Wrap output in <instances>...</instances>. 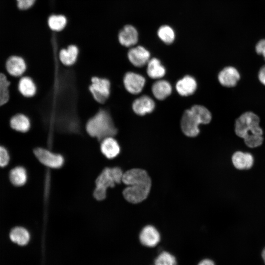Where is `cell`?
Returning <instances> with one entry per match:
<instances>
[{"label": "cell", "mask_w": 265, "mask_h": 265, "mask_svg": "<svg viewBox=\"0 0 265 265\" xmlns=\"http://www.w3.org/2000/svg\"><path fill=\"white\" fill-rule=\"evenodd\" d=\"M85 131L91 137L101 142L108 137H114L117 129L108 110L101 108L89 118L85 124Z\"/></svg>", "instance_id": "6da1fadb"}, {"label": "cell", "mask_w": 265, "mask_h": 265, "mask_svg": "<svg viewBox=\"0 0 265 265\" xmlns=\"http://www.w3.org/2000/svg\"><path fill=\"white\" fill-rule=\"evenodd\" d=\"M259 117L250 111L242 114L236 121V134L243 139L250 135H263V131L260 126Z\"/></svg>", "instance_id": "7a4b0ae2"}, {"label": "cell", "mask_w": 265, "mask_h": 265, "mask_svg": "<svg viewBox=\"0 0 265 265\" xmlns=\"http://www.w3.org/2000/svg\"><path fill=\"white\" fill-rule=\"evenodd\" d=\"M88 90L95 102L100 104H104L110 95V81L104 77L93 76L90 79Z\"/></svg>", "instance_id": "3957f363"}, {"label": "cell", "mask_w": 265, "mask_h": 265, "mask_svg": "<svg viewBox=\"0 0 265 265\" xmlns=\"http://www.w3.org/2000/svg\"><path fill=\"white\" fill-rule=\"evenodd\" d=\"M123 174L119 167H106L96 178L95 187L107 191L108 188L122 182Z\"/></svg>", "instance_id": "277c9868"}, {"label": "cell", "mask_w": 265, "mask_h": 265, "mask_svg": "<svg viewBox=\"0 0 265 265\" xmlns=\"http://www.w3.org/2000/svg\"><path fill=\"white\" fill-rule=\"evenodd\" d=\"M34 154L37 159L43 165L51 169L61 168L64 163L63 157L54 153L49 149L42 147H37L33 150Z\"/></svg>", "instance_id": "5b68a950"}, {"label": "cell", "mask_w": 265, "mask_h": 265, "mask_svg": "<svg viewBox=\"0 0 265 265\" xmlns=\"http://www.w3.org/2000/svg\"><path fill=\"white\" fill-rule=\"evenodd\" d=\"M151 187V183L128 186L123 191L124 198L132 204H137L148 197Z\"/></svg>", "instance_id": "8992f818"}, {"label": "cell", "mask_w": 265, "mask_h": 265, "mask_svg": "<svg viewBox=\"0 0 265 265\" xmlns=\"http://www.w3.org/2000/svg\"><path fill=\"white\" fill-rule=\"evenodd\" d=\"M201 124L190 109L186 110L181 118V128L183 133L188 137L196 136L200 132Z\"/></svg>", "instance_id": "52a82bcc"}, {"label": "cell", "mask_w": 265, "mask_h": 265, "mask_svg": "<svg viewBox=\"0 0 265 265\" xmlns=\"http://www.w3.org/2000/svg\"><path fill=\"white\" fill-rule=\"evenodd\" d=\"M145 79L142 75L132 72L126 73L123 78L126 90L132 94L140 93L145 84Z\"/></svg>", "instance_id": "ba28073f"}, {"label": "cell", "mask_w": 265, "mask_h": 265, "mask_svg": "<svg viewBox=\"0 0 265 265\" xmlns=\"http://www.w3.org/2000/svg\"><path fill=\"white\" fill-rule=\"evenodd\" d=\"M141 244L148 247H154L160 241L161 236L159 232L154 226L148 225L144 227L138 235Z\"/></svg>", "instance_id": "9c48e42d"}, {"label": "cell", "mask_w": 265, "mask_h": 265, "mask_svg": "<svg viewBox=\"0 0 265 265\" xmlns=\"http://www.w3.org/2000/svg\"><path fill=\"white\" fill-rule=\"evenodd\" d=\"M127 186L151 183L148 173L144 169L133 168L124 173L122 181Z\"/></svg>", "instance_id": "30bf717a"}, {"label": "cell", "mask_w": 265, "mask_h": 265, "mask_svg": "<svg viewBox=\"0 0 265 265\" xmlns=\"http://www.w3.org/2000/svg\"><path fill=\"white\" fill-rule=\"evenodd\" d=\"M128 58L133 66L142 67L147 64L150 60V53L143 46H138L129 51Z\"/></svg>", "instance_id": "8fae6325"}, {"label": "cell", "mask_w": 265, "mask_h": 265, "mask_svg": "<svg viewBox=\"0 0 265 265\" xmlns=\"http://www.w3.org/2000/svg\"><path fill=\"white\" fill-rule=\"evenodd\" d=\"M240 79V74L238 70L232 66L224 68L218 75L219 83L228 87L235 86Z\"/></svg>", "instance_id": "7c38bea8"}, {"label": "cell", "mask_w": 265, "mask_h": 265, "mask_svg": "<svg viewBox=\"0 0 265 265\" xmlns=\"http://www.w3.org/2000/svg\"><path fill=\"white\" fill-rule=\"evenodd\" d=\"M118 39L121 45L126 47H132L137 43L138 33L133 26L126 25L120 31Z\"/></svg>", "instance_id": "4fadbf2b"}, {"label": "cell", "mask_w": 265, "mask_h": 265, "mask_svg": "<svg viewBox=\"0 0 265 265\" xmlns=\"http://www.w3.org/2000/svg\"><path fill=\"white\" fill-rule=\"evenodd\" d=\"M155 107V104L154 100L147 95H143L137 98L132 104L133 111L140 116L152 112Z\"/></svg>", "instance_id": "5bb4252c"}, {"label": "cell", "mask_w": 265, "mask_h": 265, "mask_svg": "<svg viewBox=\"0 0 265 265\" xmlns=\"http://www.w3.org/2000/svg\"><path fill=\"white\" fill-rule=\"evenodd\" d=\"M79 50L75 45H70L66 48L60 50L58 53V59L65 66L71 67L77 63Z\"/></svg>", "instance_id": "9a60e30c"}, {"label": "cell", "mask_w": 265, "mask_h": 265, "mask_svg": "<svg viewBox=\"0 0 265 265\" xmlns=\"http://www.w3.org/2000/svg\"><path fill=\"white\" fill-rule=\"evenodd\" d=\"M100 150L107 159H112L119 154L120 147L114 137H108L100 142Z\"/></svg>", "instance_id": "2e32d148"}, {"label": "cell", "mask_w": 265, "mask_h": 265, "mask_svg": "<svg viewBox=\"0 0 265 265\" xmlns=\"http://www.w3.org/2000/svg\"><path fill=\"white\" fill-rule=\"evenodd\" d=\"M197 86L195 79L189 75L179 80L176 83V89L179 94L182 96H188L193 94Z\"/></svg>", "instance_id": "e0dca14e"}, {"label": "cell", "mask_w": 265, "mask_h": 265, "mask_svg": "<svg viewBox=\"0 0 265 265\" xmlns=\"http://www.w3.org/2000/svg\"><path fill=\"white\" fill-rule=\"evenodd\" d=\"M232 161L237 169H248L253 166L254 158L253 156L249 153L237 151L232 157Z\"/></svg>", "instance_id": "ac0fdd59"}, {"label": "cell", "mask_w": 265, "mask_h": 265, "mask_svg": "<svg viewBox=\"0 0 265 265\" xmlns=\"http://www.w3.org/2000/svg\"><path fill=\"white\" fill-rule=\"evenodd\" d=\"M6 67L8 72L15 77L21 76L26 70V64L23 58L12 56L7 60Z\"/></svg>", "instance_id": "d6986e66"}, {"label": "cell", "mask_w": 265, "mask_h": 265, "mask_svg": "<svg viewBox=\"0 0 265 265\" xmlns=\"http://www.w3.org/2000/svg\"><path fill=\"white\" fill-rule=\"evenodd\" d=\"M172 91L171 85L166 80H158L154 82L152 87L153 95L159 100L166 99L171 94Z\"/></svg>", "instance_id": "ffe728a7"}, {"label": "cell", "mask_w": 265, "mask_h": 265, "mask_svg": "<svg viewBox=\"0 0 265 265\" xmlns=\"http://www.w3.org/2000/svg\"><path fill=\"white\" fill-rule=\"evenodd\" d=\"M9 238L13 243L20 246H24L29 242L30 234L26 228L18 226L11 230Z\"/></svg>", "instance_id": "44dd1931"}, {"label": "cell", "mask_w": 265, "mask_h": 265, "mask_svg": "<svg viewBox=\"0 0 265 265\" xmlns=\"http://www.w3.org/2000/svg\"><path fill=\"white\" fill-rule=\"evenodd\" d=\"M165 73V68L159 59L157 58L150 59L147 63V74L150 78L153 79H160Z\"/></svg>", "instance_id": "7402d4cb"}, {"label": "cell", "mask_w": 265, "mask_h": 265, "mask_svg": "<svg viewBox=\"0 0 265 265\" xmlns=\"http://www.w3.org/2000/svg\"><path fill=\"white\" fill-rule=\"evenodd\" d=\"M27 178L26 169L23 166H18L12 168L9 173L10 182L17 186L24 185L26 182Z\"/></svg>", "instance_id": "603a6c76"}, {"label": "cell", "mask_w": 265, "mask_h": 265, "mask_svg": "<svg viewBox=\"0 0 265 265\" xmlns=\"http://www.w3.org/2000/svg\"><path fill=\"white\" fill-rule=\"evenodd\" d=\"M10 126L16 131L25 132L29 130L30 123L29 119L26 115L18 114L12 117L10 120Z\"/></svg>", "instance_id": "cb8c5ba5"}, {"label": "cell", "mask_w": 265, "mask_h": 265, "mask_svg": "<svg viewBox=\"0 0 265 265\" xmlns=\"http://www.w3.org/2000/svg\"><path fill=\"white\" fill-rule=\"evenodd\" d=\"M18 88L21 93L26 97H31L36 92V86L29 77H24L19 82Z\"/></svg>", "instance_id": "d4e9b609"}, {"label": "cell", "mask_w": 265, "mask_h": 265, "mask_svg": "<svg viewBox=\"0 0 265 265\" xmlns=\"http://www.w3.org/2000/svg\"><path fill=\"white\" fill-rule=\"evenodd\" d=\"M200 124H207L212 120V114L210 111L205 106L201 105H194L190 108Z\"/></svg>", "instance_id": "484cf974"}, {"label": "cell", "mask_w": 265, "mask_h": 265, "mask_svg": "<svg viewBox=\"0 0 265 265\" xmlns=\"http://www.w3.org/2000/svg\"><path fill=\"white\" fill-rule=\"evenodd\" d=\"M67 19L63 15H52L48 20L50 28L54 31H60L67 25Z\"/></svg>", "instance_id": "4316f807"}, {"label": "cell", "mask_w": 265, "mask_h": 265, "mask_svg": "<svg viewBox=\"0 0 265 265\" xmlns=\"http://www.w3.org/2000/svg\"><path fill=\"white\" fill-rule=\"evenodd\" d=\"M158 36L164 43L170 44L175 38V33L173 29L168 25L161 26L158 30Z\"/></svg>", "instance_id": "83f0119b"}, {"label": "cell", "mask_w": 265, "mask_h": 265, "mask_svg": "<svg viewBox=\"0 0 265 265\" xmlns=\"http://www.w3.org/2000/svg\"><path fill=\"white\" fill-rule=\"evenodd\" d=\"M154 265H177L175 257L166 251L160 252L155 258Z\"/></svg>", "instance_id": "f1b7e54d"}, {"label": "cell", "mask_w": 265, "mask_h": 265, "mask_svg": "<svg viewBox=\"0 0 265 265\" xmlns=\"http://www.w3.org/2000/svg\"><path fill=\"white\" fill-rule=\"evenodd\" d=\"M245 144L250 148H256L260 146L263 142V135H250L243 138Z\"/></svg>", "instance_id": "f546056e"}, {"label": "cell", "mask_w": 265, "mask_h": 265, "mask_svg": "<svg viewBox=\"0 0 265 265\" xmlns=\"http://www.w3.org/2000/svg\"><path fill=\"white\" fill-rule=\"evenodd\" d=\"M10 157L7 150L0 146V167L6 166L9 163Z\"/></svg>", "instance_id": "4dcf8cb0"}, {"label": "cell", "mask_w": 265, "mask_h": 265, "mask_svg": "<svg viewBox=\"0 0 265 265\" xmlns=\"http://www.w3.org/2000/svg\"><path fill=\"white\" fill-rule=\"evenodd\" d=\"M16 1L18 7L21 10H25L30 8L36 0H16Z\"/></svg>", "instance_id": "1f68e13d"}, {"label": "cell", "mask_w": 265, "mask_h": 265, "mask_svg": "<svg viewBox=\"0 0 265 265\" xmlns=\"http://www.w3.org/2000/svg\"><path fill=\"white\" fill-rule=\"evenodd\" d=\"M9 94L7 88H0V106L5 104L8 100Z\"/></svg>", "instance_id": "d6a6232c"}, {"label": "cell", "mask_w": 265, "mask_h": 265, "mask_svg": "<svg viewBox=\"0 0 265 265\" xmlns=\"http://www.w3.org/2000/svg\"><path fill=\"white\" fill-rule=\"evenodd\" d=\"M255 50L256 53L262 55L265 59V39L261 40L258 42Z\"/></svg>", "instance_id": "836d02e7"}, {"label": "cell", "mask_w": 265, "mask_h": 265, "mask_svg": "<svg viewBox=\"0 0 265 265\" xmlns=\"http://www.w3.org/2000/svg\"><path fill=\"white\" fill-rule=\"evenodd\" d=\"M10 85V82L7 80L6 76L0 73V87L8 88Z\"/></svg>", "instance_id": "e575fe53"}, {"label": "cell", "mask_w": 265, "mask_h": 265, "mask_svg": "<svg viewBox=\"0 0 265 265\" xmlns=\"http://www.w3.org/2000/svg\"><path fill=\"white\" fill-rule=\"evenodd\" d=\"M258 79L260 81L265 85V65L262 66L258 73Z\"/></svg>", "instance_id": "d590c367"}, {"label": "cell", "mask_w": 265, "mask_h": 265, "mask_svg": "<svg viewBox=\"0 0 265 265\" xmlns=\"http://www.w3.org/2000/svg\"><path fill=\"white\" fill-rule=\"evenodd\" d=\"M197 265H215V264L213 260L206 258L201 260Z\"/></svg>", "instance_id": "8d00e7d4"}, {"label": "cell", "mask_w": 265, "mask_h": 265, "mask_svg": "<svg viewBox=\"0 0 265 265\" xmlns=\"http://www.w3.org/2000/svg\"><path fill=\"white\" fill-rule=\"evenodd\" d=\"M262 258L263 259V260L265 263V248L264 249L262 252Z\"/></svg>", "instance_id": "74e56055"}]
</instances>
